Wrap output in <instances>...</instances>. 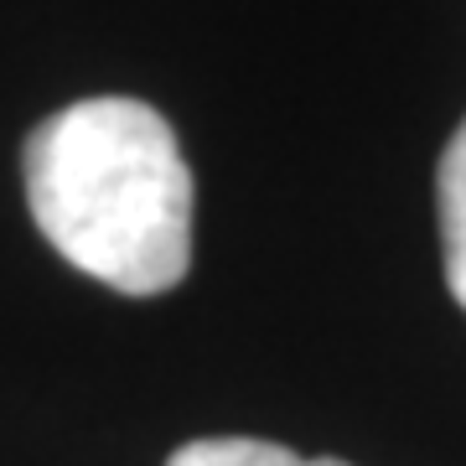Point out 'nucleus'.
Returning a JSON list of instances; mask_svg holds the SVG:
<instances>
[{
	"label": "nucleus",
	"instance_id": "nucleus-2",
	"mask_svg": "<svg viewBox=\"0 0 466 466\" xmlns=\"http://www.w3.org/2000/svg\"><path fill=\"white\" fill-rule=\"evenodd\" d=\"M441 249H446V285L466 311V119L441 156Z\"/></svg>",
	"mask_w": 466,
	"mask_h": 466
},
{
	"label": "nucleus",
	"instance_id": "nucleus-3",
	"mask_svg": "<svg viewBox=\"0 0 466 466\" xmlns=\"http://www.w3.org/2000/svg\"><path fill=\"white\" fill-rule=\"evenodd\" d=\"M167 466H348V461H306L296 451L269 446V441H249V435H218V441H192V446L171 451Z\"/></svg>",
	"mask_w": 466,
	"mask_h": 466
},
{
	"label": "nucleus",
	"instance_id": "nucleus-1",
	"mask_svg": "<svg viewBox=\"0 0 466 466\" xmlns=\"http://www.w3.org/2000/svg\"><path fill=\"white\" fill-rule=\"evenodd\" d=\"M26 202L73 269L119 296H161L192 265V171L140 99H84L26 135Z\"/></svg>",
	"mask_w": 466,
	"mask_h": 466
}]
</instances>
